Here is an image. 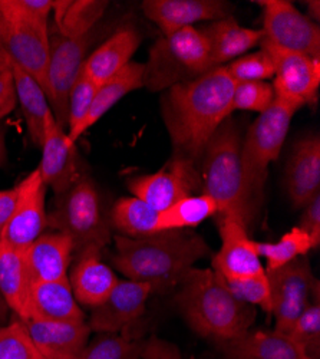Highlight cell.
<instances>
[{
    "instance_id": "1",
    "label": "cell",
    "mask_w": 320,
    "mask_h": 359,
    "mask_svg": "<svg viewBox=\"0 0 320 359\" xmlns=\"http://www.w3.org/2000/svg\"><path fill=\"white\" fill-rule=\"evenodd\" d=\"M235 85L223 65L167 89L161 112L174 157L200 165L210 138L232 112Z\"/></svg>"
},
{
    "instance_id": "2",
    "label": "cell",
    "mask_w": 320,
    "mask_h": 359,
    "mask_svg": "<svg viewBox=\"0 0 320 359\" xmlns=\"http://www.w3.org/2000/svg\"><path fill=\"white\" fill-rule=\"evenodd\" d=\"M209 255L206 241L194 231L161 230L142 238L116 236L112 263L127 279L165 292L180 285L190 269Z\"/></svg>"
},
{
    "instance_id": "3",
    "label": "cell",
    "mask_w": 320,
    "mask_h": 359,
    "mask_svg": "<svg viewBox=\"0 0 320 359\" xmlns=\"http://www.w3.org/2000/svg\"><path fill=\"white\" fill-rule=\"evenodd\" d=\"M242 134L227 118L210 138L200 163L202 193L217 204L220 216L237 220L246 230L258 213L261 194L249 183L242 161Z\"/></svg>"
},
{
    "instance_id": "4",
    "label": "cell",
    "mask_w": 320,
    "mask_h": 359,
    "mask_svg": "<svg viewBox=\"0 0 320 359\" xmlns=\"http://www.w3.org/2000/svg\"><path fill=\"white\" fill-rule=\"evenodd\" d=\"M176 302L194 332L216 341L250 331L256 319L254 308L239 301L214 269H190Z\"/></svg>"
},
{
    "instance_id": "5",
    "label": "cell",
    "mask_w": 320,
    "mask_h": 359,
    "mask_svg": "<svg viewBox=\"0 0 320 359\" xmlns=\"http://www.w3.org/2000/svg\"><path fill=\"white\" fill-rule=\"evenodd\" d=\"M144 67V86L151 93L194 81L214 68L207 41L194 26L162 35Z\"/></svg>"
},
{
    "instance_id": "6",
    "label": "cell",
    "mask_w": 320,
    "mask_h": 359,
    "mask_svg": "<svg viewBox=\"0 0 320 359\" xmlns=\"http://www.w3.org/2000/svg\"><path fill=\"white\" fill-rule=\"evenodd\" d=\"M48 227L67 234L76 252L88 248L102 250L109 243V223L104 217L101 198L92 180L81 175L65 193L57 194L48 215Z\"/></svg>"
},
{
    "instance_id": "7",
    "label": "cell",
    "mask_w": 320,
    "mask_h": 359,
    "mask_svg": "<svg viewBox=\"0 0 320 359\" xmlns=\"http://www.w3.org/2000/svg\"><path fill=\"white\" fill-rule=\"evenodd\" d=\"M299 108L274 98L272 105L258 115L242 140V161L250 186L263 193L267 170L281 153L288 127Z\"/></svg>"
},
{
    "instance_id": "8",
    "label": "cell",
    "mask_w": 320,
    "mask_h": 359,
    "mask_svg": "<svg viewBox=\"0 0 320 359\" xmlns=\"http://www.w3.org/2000/svg\"><path fill=\"white\" fill-rule=\"evenodd\" d=\"M106 26V25H105ZM98 25L94 31L79 38H65L49 31V65H48V101L57 126L67 131L68 97L83 69L90 49L106 31Z\"/></svg>"
},
{
    "instance_id": "9",
    "label": "cell",
    "mask_w": 320,
    "mask_h": 359,
    "mask_svg": "<svg viewBox=\"0 0 320 359\" xmlns=\"http://www.w3.org/2000/svg\"><path fill=\"white\" fill-rule=\"evenodd\" d=\"M263 6L265 41L286 50L306 55L313 59L320 56V29L316 22L300 13L287 0H266Z\"/></svg>"
},
{
    "instance_id": "10",
    "label": "cell",
    "mask_w": 320,
    "mask_h": 359,
    "mask_svg": "<svg viewBox=\"0 0 320 359\" xmlns=\"http://www.w3.org/2000/svg\"><path fill=\"white\" fill-rule=\"evenodd\" d=\"M128 187L137 198L157 212H164L174 203L193 196L194 191L202 187L200 165L171 156L157 172L131 178Z\"/></svg>"
},
{
    "instance_id": "11",
    "label": "cell",
    "mask_w": 320,
    "mask_h": 359,
    "mask_svg": "<svg viewBox=\"0 0 320 359\" xmlns=\"http://www.w3.org/2000/svg\"><path fill=\"white\" fill-rule=\"evenodd\" d=\"M266 275L270 285L276 331L287 335L310 304L309 297L317 282L306 256L298 257Z\"/></svg>"
},
{
    "instance_id": "12",
    "label": "cell",
    "mask_w": 320,
    "mask_h": 359,
    "mask_svg": "<svg viewBox=\"0 0 320 359\" xmlns=\"http://www.w3.org/2000/svg\"><path fill=\"white\" fill-rule=\"evenodd\" d=\"M18 187V198L6 229L0 236V243L25 252L48 227L46 191L41 174L34 170Z\"/></svg>"
},
{
    "instance_id": "13",
    "label": "cell",
    "mask_w": 320,
    "mask_h": 359,
    "mask_svg": "<svg viewBox=\"0 0 320 359\" xmlns=\"http://www.w3.org/2000/svg\"><path fill=\"white\" fill-rule=\"evenodd\" d=\"M260 46L270 55L274 64V82L272 86L276 98L299 109L312 102L320 85V59L280 49L265 39Z\"/></svg>"
},
{
    "instance_id": "14",
    "label": "cell",
    "mask_w": 320,
    "mask_h": 359,
    "mask_svg": "<svg viewBox=\"0 0 320 359\" xmlns=\"http://www.w3.org/2000/svg\"><path fill=\"white\" fill-rule=\"evenodd\" d=\"M0 55L34 76L48 94L49 31L9 22L0 15Z\"/></svg>"
},
{
    "instance_id": "15",
    "label": "cell",
    "mask_w": 320,
    "mask_h": 359,
    "mask_svg": "<svg viewBox=\"0 0 320 359\" xmlns=\"http://www.w3.org/2000/svg\"><path fill=\"white\" fill-rule=\"evenodd\" d=\"M221 248L213 257V269L224 280H242L265 273L256 242L235 219L220 216Z\"/></svg>"
},
{
    "instance_id": "16",
    "label": "cell",
    "mask_w": 320,
    "mask_h": 359,
    "mask_svg": "<svg viewBox=\"0 0 320 359\" xmlns=\"http://www.w3.org/2000/svg\"><path fill=\"white\" fill-rule=\"evenodd\" d=\"M42 160L38 167L42 182L55 194H62L71 189L82 172L78 168L75 144L68 138L65 130L57 126L53 114L46 118L42 141Z\"/></svg>"
},
{
    "instance_id": "17",
    "label": "cell",
    "mask_w": 320,
    "mask_h": 359,
    "mask_svg": "<svg viewBox=\"0 0 320 359\" xmlns=\"http://www.w3.org/2000/svg\"><path fill=\"white\" fill-rule=\"evenodd\" d=\"M232 4L224 0H145L142 12L162 35H169L198 22H216L232 16Z\"/></svg>"
},
{
    "instance_id": "18",
    "label": "cell",
    "mask_w": 320,
    "mask_h": 359,
    "mask_svg": "<svg viewBox=\"0 0 320 359\" xmlns=\"http://www.w3.org/2000/svg\"><path fill=\"white\" fill-rule=\"evenodd\" d=\"M154 289L148 283L118 280L105 301L94 308L90 327L99 334H116L135 322L145 311Z\"/></svg>"
},
{
    "instance_id": "19",
    "label": "cell",
    "mask_w": 320,
    "mask_h": 359,
    "mask_svg": "<svg viewBox=\"0 0 320 359\" xmlns=\"http://www.w3.org/2000/svg\"><path fill=\"white\" fill-rule=\"evenodd\" d=\"M286 189L296 208H305L320 194V140L317 135L296 142L286 167Z\"/></svg>"
},
{
    "instance_id": "20",
    "label": "cell",
    "mask_w": 320,
    "mask_h": 359,
    "mask_svg": "<svg viewBox=\"0 0 320 359\" xmlns=\"http://www.w3.org/2000/svg\"><path fill=\"white\" fill-rule=\"evenodd\" d=\"M68 279L76 302L92 309L105 301L120 280L112 269L101 260V250L97 248L78 252Z\"/></svg>"
},
{
    "instance_id": "21",
    "label": "cell",
    "mask_w": 320,
    "mask_h": 359,
    "mask_svg": "<svg viewBox=\"0 0 320 359\" xmlns=\"http://www.w3.org/2000/svg\"><path fill=\"white\" fill-rule=\"evenodd\" d=\"M74 252V243L67 234L60 231L41 234L23 252L32 283L68 279Z\"/></svg>"
},
{
    "instance_id": "22",
    "label": "cell",
    "mask_w": 320,
    "mask_h": 359,
    "mask_svg": "<svg viewBox=\"0 0 320 359\" xmlns=\"http://www.w3.org/2000/svg\"><path fill=\"white\" fill-rule=\"evenodd\" d=\"M42 355L79 358L88 342L91 327L85 320H22Z\"/></svg>"
},
{
    "instance_id": "23",
    "label": "cell",
    "mask_w": 320,
    "mask_h": 359,
    "mask_svg": "<svg viewBox=\"0 0 320 359\" xmlns=\"http://www.w3.org/2000/svg\"><path fill=\"white\" fill-rule=\"evenodd\" d=\"M216 342L228 359H310L292 338L277 331H247Z\"/></svg>"
},
{
    "instance_id": "24",
    "label": "cell",
    "mask_w": 320,
    "mask_h": 359,
    "mask_svg": "<svg viewBox=\"0 0 320 359\" xmlns=\"http://www.w3.org/2000/svg\"><path fill=\"white\" fill-rule=\"evenodd\" d=\"M139 43L141 36L135 27L125 26L116 29L86 57L82 71L95 83L102 85L131 62Z\"/></svg>"
},
{
    "instance_id": "25",
    "label": "cell",
    "mask_w": 320,
    "mask_h": 359,
    "mask_svg": "<svg viewBox=\"0 0 320 359\" xmlns=\"http://www.w3.org/2000/svg\"><path fill=\"white\" fill-rule=\"evenodd\" d=\"M198 29L207 41L214 68L223 67L224 62L244 55L265 39L261 29L240 26L232 16L210 22Z\"/></svg>"
},
{
    "instance_id": "26",
    "label": "cell",
    "mask_w": 320,
    "mask_h": 359,
    "mask_svg": "<svg viewBox=\"0 0 320 359\" xmlns=\"http://www.w3.org/2000/svg\"><path fill=\"white\" fill-rule=\"evenodd\" d=\"M26 319L85 320V315L71 289L69 279L32 283L27 299Z\"/></svg>"
},
{
    "instance_id": "27",
    "label": "cell",
    "mask_w": 320,
    "mask_h": 359,
    "mask_svg": "<svg viewBox=\"0 0 320 359\" xmlns=\"http://www.w3.org/2000/svg\"><path fill=\"white\" fill-rule=\"evenodd\" d=\"M144 69V64L130 62L118 74H115L112 78L99 85L88 115H86L83 123L74 133L68 134V138L74 144H76V141L92 126H95L116 102H120L125 95L131 94L132 91L142 88Z\"/></svg>"
},
{
    "instance_id": "28",
    "label": "cell",
    "mask_w": 320,
    "mask_h": 359,
    "mask_svg": "<svg viewBox=\"0 0 320 359\" xmlns=\"http://www.w3.org/2000/svg\"><path fill=\"white\" fill-rule=\"evenodd\" d=\"M5 61L8 62L13 76L16 100L25 116L27 134L36 147H41L45 135L46 118L52 112L46 94L34 76H31L25 69L12 62L11 59L5 57Z\"/></svg>"
},
{
    "instance_id": "29",
    "label": "cell",
    "mask_w": 320,
    "mask_h": 359,
    "mask_svg": "<svg viewBox=\"0 0 320 359\" xmlns=\"http://www.w3.org/2000/svg\"><path fill=\"white\" fill-rule=\"evenodd\" d=\"M32 279L22 250L0 243V290L11 311L19 319H26L27 299Z\"/></svg>"
},
{
    "instance_id": "30",
    "label": "cell",
    "mask_w": 320,
    "mask_h": 359,
    "mask_svg": "<svg viewBox=\"0 0 320 359\" xmlns=\"http://www.w3.org/2000/svg\"><path fill=\"white\" fill-rule=\"evenodd\" d=\"M106 8L105 0H55L53 31L65 38L83 36L101 23Z\"/></svg>"
},
{
    "instance_id": "31",
    "label": "cell",
    "mask_w": 320,
    "mask_h": 359,
    "mask_svg": "<svg viewBox=\"0 0 320 359\" xmlns=\"http://www.w3.org/2000/svg\"><path fill=\"white\" fill-rule=\"evenodd\" d=\"M160 212L137 197H123L111 210V224L130 238H142L157 233Z\"/></svg>"
},
{
    "instance_id": "32",
    "label": "cell",
    "mask_w": 320,
    "mask_h": 359,
    "mask_svg": "<svg viewBox=\"0 0 320 359\" xmlns=\"http://www.w3.org/2000/svg\"><path fill=\"white\" fill-rule=\"evenodd\" d=\"M218 213L217 204L207 194H193L174 203L158 215L157 230H180L195 227Z\"/></svg>"
},
{
    "instance_id": "33",
    "label": "cell",
    "mask_w": 320,
    "mask_h": 359,
    "mask_svg": "<svg viewBox=\"0 0 320 359\" xmlns=\"http://www.w3.org/2000/svg\"><path fill=\"white\" fill-rule=\"evenodd\" d=\"M256 248L260 257L266 259L265 272H273L276 269L290 263L292 260L306 256L309 250L317 249L313 238L300 227H295L276 243H258Z\"/></svg>"
},
{
    "instance_id": "34",
    "label": "cell",
    "mask_w": 320,
    "mask_h": 359,
    "mask_svg": "<svg viewBox=\"0 0 320 359\" xmlns=\"http://www.w3.org/2000/svg\"><path fill=\"white\" fill-rule=\"evenodd\" d=\"M53 0H0V15L9 22L32 25L49 31Z\"/></svg>"
},
{
    "instance_id": "35",
    "label": "cell",
    "mask_w": 320,
    "mask_h": 359,
    "mask_svg": "<svg viewBox=\"0 0 320 359\" xmlns=\"http://www.w3.org/2000/svg\"><path fill=\"white\" fill-rule=\"evenodd\" d=\"M42 353L18 316L0 327V359H39Z\"/></svg>"
},
{
    "instance_id": "36",
    "label": "cell",
    "mask_w": 320,
    "mask_h": 359,
    "mask_svg": "<svg viewBox=\"0 0 320 359\" xmlns=\"http://www.w3.org/2000/svg\"><path fill=\"white\" fill-rule=\"evenodd\" d=\"M292 338L296 345L310 358L319 359L320 353V305H319V296H316V301L309 304L306 309L302 312L299 319L290 329L287 334Z\"/></svg>"
},
{
    "instance_id": "37",
    "label": "cell",
    "mask_w": 320,
    "mask_h": 359,
    "mask_svg": "<svg viewBox=\"0 0 320 359\" xmlns=\"http://www.w3.org/2000/svg\"><path fill=\"white\" fill-rule=\"evenodd\" d=\"M225 69L235 83L266 81L274 76V64L263 48L254 53L240 56L225 65Z\"/></svg>"
},
{
    "instance_id": "38",
    "label": "cell",
    "mask_w": 320,
    "mask_h": 359,
    "mask_svg": "<svg viewBox=\"0 0 320 359\" xmlns=\"http://www.w3.org/2000/svg\"><path fill=\"white\" fill-rule=\"evenodd\" d=\"M141 352L142 344L139 342H131L115 334H104L85 346L79 359H139Z\"/></svg>"
},
{
    "instance_id": "39",
    "label": "cell",
    "mask_w": 320,
    "mask_h": 359,
    "mask_svg": "<svg viewBox=\"0 0 320 359\" xmlns=\"http://www.w3.org/2000/svg\"><path fill=\"white\" fill-rule=\"evenodd\" d=\"M99 85L86 76L83 71L79 74L68 97L67 134L74 133L83 123L91 109Z\"/></svg>"
},
{
    "instance_id": "40",
    "label": "cell",
    "mask_w": 320,
    "mask_h": 359,
    "mask_svg": "<svg viewBox=\"0 0 320 359\" xmlns=\"http://www.w3.org/2000/svg\"><path fill=\"white\" fill-rule=\"evenodd\" d=\"M274 89L266 81L240 82L235 85L231 100V111L263 112L274 101Z\"/></svg>"
},
{
    "instance_id": "41",
    "label": "cell",
    "mask_w": 320,
    "mask_h": 359,
    "mask_svg": "<svg viewBox=\"0 0 320 359\" xmlns=\"http://www.w3.org/2000/svg\"><path fill=\"white\" fill-rule=\"evenodd\" d=\"M224 283L239 301L251 306H260L266 312H272V294L266 272L249 279L224 280Z\"/></svg>"
},
{
    "instance_id": "42",
    "label": "cell",
    "mask_w": 320,
    "mask_h": 359,
    "mask_svg": "<svg viewBox=\"0 0 320 359\" xmlns=\"http://www.w3.org/2000/svg\"><path fill=\"white\" fill-rule=\"evenodd\" d=\"M18 105L15 82L8 62L0 56V121L9 115Z\"/></svg>"
},
{
    "instance_id": "43",
    "label": "cell",
    "mask_w": 320,
    "mask_h": 359,
    "mask_svg": "<svg viewBox=\"0 0 320 359\" xmlns=\"http://www.w3.org/2000/svg\"><path fill=\"white\" fill-rule=\"evenodd\" d=\"M142 359H184L176 345L153 337L142 344Z\"/></svg>"
},
{
    "instance_id": "44",
    "label": "cell",
    "mask_w": 320,
    "mask_h": 359,
    "mask_svg": "<svg viewBox=\"0 0 320 359\" xmlns=\"http://www.w3.org/2000/svg\"><path fill=\"white\" fill-rule=\"evenodd\" d=\"M298 227L305 230L313 238L314 245L319 248V245H320V194H317L305 207L303 216L300 219V224Z\"/></svg>"
},
{
    "instance_id": "45",
    "label": "cell",
    "mask_w": 320,
    "mask_h": 359,
    "mask_svg": "<svg viewBox=\"0 0 320 359\" xmlns=\"http://www.w3.org/2000/svg\"><path fill=\"white\" fill-rule=\"evenodd\" d=\"M18 198V187L9 190H0V236L6 229L9 219L13 213V208Z\"/></svg>"
},
{
    "instance_id": "46",
    "label": "cell",
    "mask_w": 320,
    "mask_h": 359,
    "mask_svg": "<svg viewBox=\"0 0 320 359\" xmlns=\"http://www.w3.org/2000/svg\"><path fill=\"white\" fill-rule=\"evenodd\" d=\"M8 161V151H6V140H5V128L2 121H0V167H4Z\"/></svg>"
},
{
    "instance_id": "47",
    "label": "cell",
    "mask_w": 320,
    "mask_h": 359,
    "mask_svg": "<svg viewBox=\"0 0 320 359\" xmlns=\"http://www.w3.org/2000/svg\"><path fill=\"white\" fill-rule=\"evenodd\" d=\"M9 311H11V308L6 302V299L2 293V290H0V327L6 325V322L9 319Z\"/></svg>"
},
{
    "instance_id": "48",
    "label": "cell",
    "mask_w": 320,
    "mask_h": 359,
    "mask_svg": "<svg viewBox=\"0 0 320 359\" xmlns=\"http://www.w3.org/2000/svg\"><path fill=\"white\" fill-rule=\"evenodd\" d=\"M307 8H309V12H310V16H313V19L319 20L320 4L317 2V0H314V2H307Z\"/></svg>"
},
{
    "instance_id": "49",
    "label": "cell",
    "mask_w": 320,
    "mask_h": 359,
    "mask_svg": "<svg viewBox=\"0 0 320 359\" xmlns=\"http://www.w3.org/2000/svg\"><path fill=\"white\" fill-rule=\"evenodd\" d=\"M39 359H79L75 356H60V355H42Z\"/></svg>"
}]
</instances>
